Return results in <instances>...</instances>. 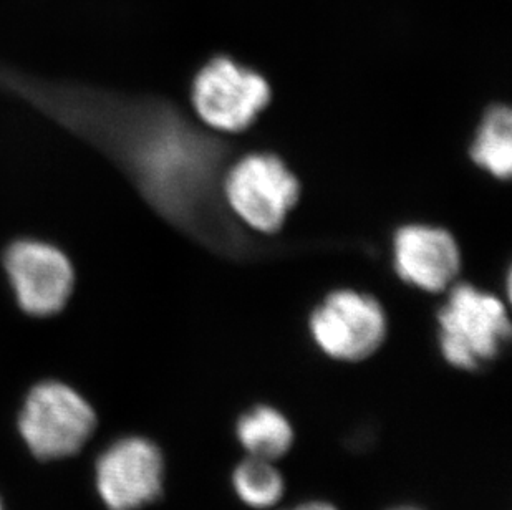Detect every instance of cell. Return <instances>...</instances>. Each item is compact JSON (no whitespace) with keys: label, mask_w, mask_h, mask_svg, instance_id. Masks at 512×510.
Returning a JSON list of instances; mask_svg holds the SVG:
<instances>
[{"label":"cell","mask_w":512,"mask_h":510,"mask_svg":"<svg viewBox=\"0 0 512 510\" xmlns=\"http://www.w3.org/2000/svg\"><path fill=\"white\" fill-rule=\"evenodd\" d=\"M440 348L445 360L459 370L476 371L498 360L511 338V323L503 302L459 285L441 308Z\"/></svg>","instance_id":"6da1fadb"},{"label":"cell","mask_w":512,"mask_h":510,"mask_svg":"<svg viewBox=\"0 0 512 510\" xmlns=\"http://www.w3.org/2000/svg\"><path fill=\"white\" fill-rule=\"evenodd\" d=\"M92 406L70 386L45 381L27 396L19 428L30 451L40 459L72 456L95 429Z\"/></svg>","instance_id":"7a4b0ae2"},{"label":"cell","mask_w":512,"mask_h":510,"mask_svg":"<svg viewBox=\"0 0 512 510\" xmlns=\"http://www.w3.org/2000/svg\"><path fill=\"white\" fill-rule=\"evenodd\" d=\"M2 265L17 305L32 317L62 312L72 297V260L50 242L29 237L10 242L2 255Z\"/></svg>","instance_id":"3957f363"},{"label":"cell","mask_w":512,"mask_h":510,"mask_svg":"<svg viewBox=\"0 0 512 510\" xmlns=\"http://www.w3.org/2000/svg\"><path fill=\"white\" fill-rule=\"evenodd\" d=\"M299 181L281 159L251 154L232 168L226 181L229 204L256 231L274 234L299 201Z\"/></svg>","instance_id":"277c9868"},{"label":"cell","mask_w":512,"mask_h":510,"mask_svg":"<svg viewBox=\"0 0 512 510\" xmlns=\"http://www.w3.org/2000/svg\"><path fill=\"white\" fill-rule=\"evenodd\" d=\"M269 102L266 80L229 58H214L194 80V108L204 123L219 131L246 130Z\"/></svg>","instance_id":"5b68a950"},{"label":"cell","mask_w":512,"mask_h":510,"mask_svg":"<svg viewBox=\"0 0 512 510\" xmlns=\"http://www.w3.org/2000/svg\"><path fill=\"white\" fill-rule=\"evenodd\" d=\"M310 330L320 350L342 361L367 360L387 335V318L377 300L350 290L325 299L310 318Z\"/></svg>","instance_id":"8992f818"},{"label":"cell","mask_w":512,"mask_h":510,"mask_svg":"<svg viewBox=\"0 0 512 510\" xmlns=\"http://www.w3.org/2000/svg\"><path fill=\"white\" fill-rule=\"evenodd\" d=\"M163 471L156 444L145 438L121 439L98 459V492L110 510L140 509L161 496Z\"/></svg>","instance_id":"52a82bcc"},{"label":"cell","mask_w":512,"mask_h":510,"mask_svg":"<svg viewBox=\"0 0 512 510\" xmlns=\"http://www.w3.org/2000/svg\"><path fill=\"white\" fill-rule=\"evenodd\" d=\"M395 264L401 279L435 294L456 279L461 257L445 229L408 226L395 237Z\"/></svg>","instance_id":"ba28073f"},{"label":"cell","mask_w":512,"mask_h":510,"mask_svg":"<svg viewBox=\"0 0 512 510\" xmlns=\"http://www.w3.org/2000/svg\"><path fill=\"white\" fill-rule=\"evenodd\" d=\"M236 434L242 448L254 458L274 461L289 453L294 429L279 409L259 405L237 419Z\"/></svg>","instance_id":"9c48e42d"},{"label":"cell","mask_w":512,"mask_h":510,"mask_svg":"<svg viewBox=\"0 0 512 510\" xmlns=\"http://www.w3.org/2000/svg\"><path fill=\"white\" fill-rule=\"evenodd\" d=\"M474 163L496 178L508 179L512 168V115L508 106H494L471 148Z\"/></svg>","instance_id":"30bf717a"},{"label":"cell","mask_w":512,"mask_h":510,"mask_svg":"<svg viewBox=\"0 0 512 510\" xmlns=\"http://www.w3.org/2000/svg\"><path fill=\"white\" fill-rule=\"evenodd\" d=\"M232 486L246 506L267 509L281 501L284 479L272 461L251 458L242 461L232 474Z\"/></svg>","instance_id":"8fae6325"},{"label":"cell","mask_w":512,"mask_h":510,"mask_svg":"<svg viewBox=\"0 0 512 510\" xmlns=\"http://www.w3.org/2000/svg\"><path fill=\"white\" fill-rule=\"evenodd\" d=\"M290 510H339L337 507L332 506V504H327V502H305V504H300V506L294 507V509Z\"/></svg>","instance_id":"7c38bea8"},{"label":"cell","mask_w":512,"mask_h":510,"mask_svg":"<svg viewBox=\"0 0 512 510\" xmlns=\"http://www.w3.org/2000/svg\"><path fill=\"white\" fill-rule=\"evenodd\" d=\"M390 510H423L420 509V507L415 506H400V507H393V509Z\"/></svg>","instance_id":"4fadbf2b"},{"label":"cell","mask_w":512,"mask_h":510,"mask_svg":"<svg viewBox=\"0 0 512 510\" xmlns=\"http://www.w3.org/2000/svg\"><path fill=\"white\" fill-rule=\"evenodd\" d=\"M0 510H2V506H0Z\"/></svg>","instance_id":"5bb4252c"}]
</instances>
